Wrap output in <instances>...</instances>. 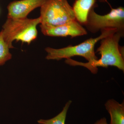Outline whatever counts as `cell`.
Wrapping results in <instances>:
<instances>
[{
	"instance_id": "ba28073f",
	"label": "cell",
	"mask_w": 124,
	"mask_h": 124,
	"mask_svg": "<svg viewBox=\"0 0 124 124\" xmlns=\"http://www.w3.org/2000/svg\"><path fill=\"white\" fill-rule=\"evenodd\" d=\"M97 0H76L72 7L76 20L81 25H85L90 10L97 6Z\"/></svg>"
},
{
	"instance_id": "5b68a950",
	"label": "cell",
	"mask_w": 124,
	"mask_h": 124,
	"mask_svg": "<svg viewBox=\"0 0 124 124\" xmlns=\"http://www.w3.org/2000/svg\"><path fill=\"white\" fill-rule=\"evenodd\" d=\"M97 6L91 8L85 26L87 30L93 33L104 30L116 29L122 38L124 36V8L119 7L113 8L105 15H100L94 11Z\"/></svg>"
},
{
	"instance_id": "7a4b0ae2",
	"label": "cell",
	"mask_w": 124,
	"mask_h": 124,
	"mask_svg": "<svg viewBox=\"0 0 124 124\" xmlns=\"http://www.w3.org/2000/svg\"><path fill=\"white\" fill-rule=\"evenodd\" d=\"M40 17L35 19L7 18L1 32L10 49L14 48V41L29 45L38 36L37 27L40 24Z\"/></svg>"
},
{
	"instance_id": "4fadbf2b",
	"label": "cell",
	"mask_w": 124,
	"mask_h": 124,
	"mask_svg": "<svg viewBox=\"0 0 124 124\" xmlns=\"http://www.w3.org/2000/svg\"><path fill=\"white\" fill-rule=\"evenodd\" d=\"M100 2H107V0H97Z\"/></svg>"
},
{
	"instance_id": "7c38bea8",
	"label": "cell",
	"mask_w": 124,
	"mask_h": 124,
	"mask_svg": "<svg viewBox=\"0 0 124 124\" xmlns=\"http://www.w3.org/2000/svg\"><path fill=\"white\" fill-rule=\"evenodd\" d=\"M94 124H108L107 121L106 119L103 117L96 121Z\"/></svg>"
},
{
	"instance_id": "3957f363",
	"label": "cell",
	"mask_w": 124,
	"mask_h": 124,
	"mask_svg": "<svg viewBox=\"0 0 124 124\" xmlns=\"http://www.w3.org/2000/svg\"><path fill=\"white\" fill-rule=\"evenodd\" d=\"M101 32V35L98 37L89 38L77 45L69 46L59 49L46 47L45 49L47 53L46 59L59 61L63 59H68L74 56H80L84 58L88 62L97 60L98 58L95 55L94 50L96 43L108 36L117 32V31L116 29H109Z\"/></svg>"
},
{
	"instance_id": "8992f818",
	"label": "cell",
	"mask_w": 124,
	"mask_h": 124,
	"mask_svg": "<svg viewBox=\"0 0 124 124\" xmlns=\"http://www.w3.org/2000/svg\"><path fill=\"white\" fill-rule=\"evenodd\" d=\"M40 27L42 33L48 36H69L72 38L87 34L86 29L76 20L57 26L46 27L40 25Z\"/></svg>"
},
{
	"instance_id": "52a82bcc",
	"label": "cell",
	"mask_w": 124,
	"mask_h": 124,
	"mask_svg": "<svg viewBox=\"0 0 124 124\" xmlns=\"http://www.w3.org/2000/svg\"><path fill=\"white\" fill-rule=\"evenodd\" d=\"M46 0H20L10 3L7 7V18H24L31 12L44 4Z\"/></svg>"
},
{
	"instance_id": "9c48e42d",
	"label": "cell",
	"mask_w": 124,
	"mask_h": 124,
	"mask_svg": "<svg viewBox=\"0 0 124 124\" xmlns=\"http://www.w3.org/2000/svg\"><path fill=\"white\" fill-rule=\"evenodd\" d=\"M105 106L110 116V124H124V102L120 103L114 99H109Z\"/></svg>"
},
{
	"instance_id": "277c9868",
	"label": "cell",
	"mask_w": 124,
	"mask_h": 124,
	"mask_svg": "<svg viewBox=\"0 0 124 124\" xmlns=\"http://www.w3.org/2000/svg\"><path fill=\"white\" fill-rule=\"evenodd\" d=\"M40 26H57L76 20L68 0H46L40 7Z\"/></svg>"
},
{
	"instance_id": "30bf717a",
	"label": "cell",
	"mask_w": 124,
	"mask_h": 124,
	"mask_svg": "<svg viewBox=\"0 0 124 124\" xmlns=\"http://www.w3.org/2000/svg\"><path fill=\"white\" fill-rule=\"evenodd\" d=\"M72 102L71 100L67 102L62 111L54 117L49 119H41L37 122L39 124H65L67 113Z\"/></svg>"
},
{
	"instance_id": "8fae6325",
	"label": "cell",
	"mask_w": 124,
	"mask_h": 124,
	"mask_svg": "<svg viewBox=\"0 0 124 124\" xmlns=\"http://www.w3.org/2000/svg\"><path fill=\"white\" fill-rule=\"evenodd\" d=\"M10 48L0 32V66H3L12 58V55L10 51Z\"/></svg>"
},
{
	"instance_id": "6da1fadb",
	"label": "cell",
	"mask_w": 124,
	"mask_h": 124,
	"mask_svg": "<svg viewBox=\"0 0 124 124\" xmlns=\"http://www.w3.org/2000/svg\"><path fill=\"white\" fill-rule=\"evenodd\" d=\"M121 38V35L116 32L100 40V46L96 51L101 55L100 59L83 62L69 58L66 59L65 63L72 66L84 67L94 74L97 73L98 67L107 68L109 66L115 67L124 72V47L119 46Z\"/></svg>"
}]
</instances>
